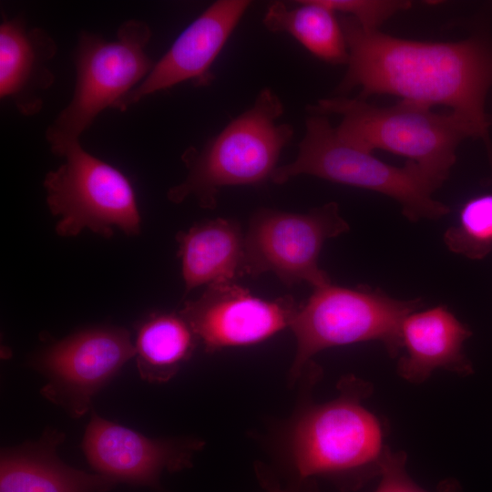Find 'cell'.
Segmentation results:
<instances>
[{
    "instance_id": "cell-1",
    "label": "cell",
    "mask_w": 492,
    "mask_h": 492,
    "mask_svg": "<svg viewBox=\"0 0 492 492\" xmlns=\"http://www.w3.org/2000/svg\"><path fill=\"white\" fill-rule=\"evenodd\" d=\"M347 51V71L338 92L360 87V98L391 94L428 108L446 106L461 118L473 138L483 139L492 161L485 110L492 87V44L484 35L455 42L403 39L364 29L354 18L340 20Z\"/></svg>"
},
{
    "instance_id": "cell-2",
    "label": "cell",
    "mask_w": 492,
    "mask_h": 492,
    "mask_svg": "<svg viewBox=\"0 0 492 492\" xmlns=\"http://www.w3.org/2000/svg\"><path fill=\"white\" fill-rule=\"evenodd\" d=\"M339 389L335 399L311 407L295 426L296 485L320 477L343 491H354L380 477L389 448L385 423L363 405L373 385L349 376L341 381Z\"/></svg>"
},
{
    "instance_id": "cell-3",
    "label": "cell",
    "mask_w": 492,
    "mask_h": 492,
    "mask_svg": "<svg viewBox=\"0 0 492 492\" xmlns=\"http://www.w3.org/2000/svg\"><path fill=\"white\" fill-rule=\"evenodd\" d=\"M308 110L312 115H341L335 129L343 140L367 152L381 149L406 158L437 188L449 176L459 143L473 138L454 113L438 114L405 100L384 108L341 97L320 99Z\"/></svg>"
},
{
    "instance_id": "cell-4",
    "label": "cell",
    "mask_w": 492,
    "mask_h": 492,
    "mask_svg": "<svg viewBox=\"0 0 492 492\" xmlns=\"http://www.w3.org/2000/svg\"><path fill=\"white\" fill-rule=\"evenodd\" d=\"M283 105L271 89L261 90L253 105L231 121L201 149H187L181 156L188 175L169 189L175 203L193 196L202 208L213 209L220 190L261 183L271 179L293 128L278 123Z\"/></svg>"
},
{
    "instance_id": "cell-5",
    "label": "cell",
    "mask_w": 492,
    "mask_h": 492,
    "mask_svg": "<svg viewBox=\"0 0 492 492\" xmlns=\"http://www.w3.org/2000/svg\"><path fill=\"white\" fill-rule=\"evenodd\" d=\"M150 37L149 26L136 18L124 21L112 41L89 32L79 35L72 98L46 132L54 154L78 142L100 112L115 108L149 75L155 65L146 51Z\"/></svg>"
},
{
    "instance_id": "cell-6",
    "label": "cell",
    "mask_w": 492,
    "mask_h": 492,
    "mask_svg": "<svg viewBox=\"0 0 492 492\" xmlns=\"http://www.w3.org/2000/svg\"><path fill=\"white\" fill-rule=\"evenodd\" d=\"M301 174L387 195L399 202L411 221L436 220L450 212L448 206L432 197L438 188L415 164L407 161L399 168L378 159L343 140L322 115L307 118L296 159L277 167L271 179L282 184Z\"/></svg>"
},
{
    "instance_id": "cell-7",
    "label": "cell",
    "mask_w": 492,
    "mask_h": 492,
    "mask_svg": "<svg viewBox=\"0 0 492 492\" xmlns=\"http://www.w3.org/2000/svg\"><path fill=\"white\" fill-rule=\"evenodd\" d=\"M313 289L290 326L296 338L293 376L314 354L333 346L378 341L391 357L398 356L403 349L402 324L424 305L421 298L399 300L368 286L329 283Z\"/></svg>"
},
{
    "instance_id": "cell-8",
    "label": "cell",
    "mask_w": 492,
    "mask_h": 492,
    "mask_svg": "<svg viewBox=\"0 0 492 492\" xmlns=\"http://www.w3.org/2000/svg\"><path fill=\"white\" fill-rule=\"evenodd\" d=\"M60 157L64 163L46 173L43 183L49 210L60 217L55 228L59 236L74 237L87 229L110 238L113 227L127 235L140 232L136 194L121 171L88 153L80 141Z\"/></svg>"
},
{
    "instance_id": "cell-9",
    "label": "cell",
    "mask_w": 492,
    "mask_h": 492,
    "mask_svg": "<svg viewBox=\"0 0 492 492\" xmlns=\"http://www.w3.org/2000/svg\"><path fill=\"white\" fill-rule=\"evenodd\" d=\"M349 231L336 202L307 213L258 210L244 234L243 273L272 272L286 285L307 282L313 288L331 283L318 259L328 239Z\"/></svg>"
},
{
    "instance_id": "cell-10",
    "label": "cell",
    "mask_w": 492,
    "mask_h": 492,
    "mask_svg": "<svg viewBox=\"0 0 492 492\" xmlns=\"http://www.w3.org/2000/svg\"><path fill=\"white\" fill-rule=\"evenodd\" d=\"M301 305L291 296L265 300L234 282L208 285L179 312L208 352L260 343L291 326Z\"/></svg>"
},
{
    "instance_id": "cell-11",
    "label": "cell",
    "mask_w": 492,
    "mask_h": 492,
    "mask_svg": "<svg viewBox=\"0 0 492 492\" xmlns=\"http://www.w3.org/2000/svg\"><path fill=\"white\" fill-rule=\"evenodd\" d=\"M135 355V345L126 329L98 327L54 343L41 353L36 363L50 378L48 395L56 396L62 392L58 396L70 399L73 409L82 413L92 395Z\"/></svg>"
},
{
    "instance_id": "cell-12",
    "label": "cell",
    "mask_w": 492,
    "mask_h": 492,
    "mask_svg": "<svg viewBox=\"0 0 492 492\" xmlns=\"http://www.w3.org/2000/svg\"><path fill=\"white\" fill-rule=\"evenodd\" d=\"M250 5L247 0H220L210 5L115 108L124 111L145 97L186 80L209 84L213 77L211 65Z\"/></svg>"
},
{
    "instance_id": "cell-13",
    "label": "cell",
    "mask_w": 492,
    "mask_h": 492,
    "mask_svg": "<svg viewBox=\"0 0 492 492\" xmlns=\"http://www.w3.org/2000/svg\"><path fill=\"white\" fill-rule=\"evenodd\" d=\"M83 450L92 467L114 482L157 487L163 471L188 465L193 446L150 439L93 414Z\"/></svg>"
},
{
    "instance_id": "cell-14",
    "label": "cell",
    "mask_w": 492,
    "mask_h": 492,
    "mask_svg": "<svg viewBox=\"0 0 492 492\" xmlns=\"http://www.w3.org/2000/svg\"><path fill=\"white\" fill-rule=\"evenodd\" d=\"M57 51L43 28L28 27L19 18L4 16L0 25V97L25 116L38 113L42 94L54 83L49 67Z\"/></svg>"
},
{
    "instance_id": "cell-15",
    "label": "cell",
    "mask_w": 492,
    "mask_h": 492,
    "mask_svg": "<svg viewBox=\"0 0 492 492\" xmlns=\"http://www.w3.org/2000/svg\"><path fill=\"white\" fill-rule=\"evenodd\" d=\"M401 335L405 354L398 360L397 373L407 382L421 384L437 369L460 376L473 373L463 352L472 332L446 306L410 313L402 324Z\"/></svg>"
},
{
    "instance_id": "cell-16",
    "label": "cell",
    "mask_w": 492,
    "mask_h": 492,
    "mask_svg": "<svg viewBox=\"0 0 492 492\" xmlns=\"http://www.w3.org/2000/svg\"><path fill=\"white\" fill-rule=\"evenodd\" d=\"M185 293L198 286L234 282L243 274L244 235L234 220L218 218L178 233Z\"/></svg>"
},
{
    "instance_id": "cell-17",
    "label": "cell",
    "mask_w": 492,
    "mask_h": 492,
    "mask_svg": "<svg viewBox=\"0 0 492 492\" xmlns=\"http://www.w3.org/2000/svg\"><path fill=\"white\" fill-rule=\"evenodd\" d=\"M114 483L63 465L47 447L13 451L1 459L0 492H100Z\"/></svg>"
},
{
    "instance_id": "cell-18",
    "label": "cell",
    "mask_w": 492,
    "mask_h": 492,
    "mask_svg": "<svg viewBox=\"0 0 492 492\" xmlns=\"http://www.w3.org/2000/svg\"><path fill=\"white\" fill-rule=\"evenodd\" d=\"M297 3L295 8H289L282 2L272 4L263 18L265 27L271 32L290 34L326 62L347 63V46L334 12L319 0Z\"/></svg>"
},
{
    "instance_id": "cell-19",
    "label": "cell",
    "mask_w": 492,
    "mask_h": 492,
    "mask_svg": "<svg viewBox=\"0 0 492 492\" xmlns=\"http://www.w3.org/2000/svg\"><path fill=\"white\" fill-rule=\"evenodd\" d=\"M197 340L179 313L151 315L139 327L136 340L139 372L149 379L170 377L190 356Z\"/></svg>"
},
{
    "instance_id": "cell-20",
    "label": "cell",
    "mask_w": 492,
    "mask_h": 492,
    "mask_svg": "<svg viewBox=\"0 0 492 492\" xmlns=\"http://www.w3.org/2000/svg\"><path fill=\"white\" fill-rule=\"evenodd\" d=\"M447 249L470 260L492 251V194L474 197L460 209L457 222L444 234Z\"/></svg>"
},
{
    "instance_id": "cell-21",
    "label": "cell",
    "mask_w": 492,
    "mask_h": 492,
    "mask_svg": "<svg viewBox=\"0 0 492 492\" xmlns=\"http://www.w3.org/2000/svg\"><path fill=\"white\" fill-rule=\"evenodd\" d=\"M333 11L348 14L364 29L378 30L379 26L400 11L407 10L412 3L395 0H319Z\"/></svg>"
},
{
    "instance_id": "cell-22",
    "label": "cell",
    "mask_w": 492,
    "mask_h": 492,
    "mask_svg": "<svg viewBox=\"0 0 492 492\" xmlns=\"http://www.w3.org/2000/svg\"><path fill=\"white\" fill-rule=\"evenodd\" d=\"M406 454L386 450L380 473V483L375 492H429L419 487L406 471ZM434 492H463L457 480L441 481Z\"/></svg>"
},
{
    "instance_id": "cell-23",
    "label": "cell",
    "mask_w": 492,
    "mask_h": 492,
    "mask_svg": "<svg viewBox=\"0 0 492 492\" xmlns=\"http://www.w3.org/2000/svg\"><path fill=\"white\" fill-rule=\"evenodd\" d=\"M269 492H314L313 485L294 486L290 488H281L280 486H271Z\"/></svg>"
}]
</instances>
